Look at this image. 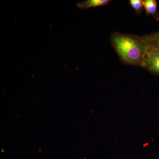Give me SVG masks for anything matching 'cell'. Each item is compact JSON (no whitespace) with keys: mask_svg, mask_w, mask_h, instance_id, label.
Here are the masks:
<instances>
[{"mask_svg":"<svg viewBox=\"0 0 159 159\" xmlns=\"http://www.w3.org/2000/svg\"><path fill=\"white\" fill-rule=\"evenodd\" d=\"M129 2H130L131 6L138 13L141 12L143 10V7H144L143 1L130 0Z\"/></svg>","mask_w":159,"mask_h":159,"instance_id":"obj_6","label":"cell"},{"mask_svg":"<svg viewBox=\"0 0 159 159\" xmlns=\"http://www.w3.org/2000/svg\"><path fill=\"white\" fill-rule=\"evenodd\" d=\"M109 0H88L77 3V6L79 8L86 9L91 7L104 6L110 2Z\"/></svg>","mask_w":159,"mask_h":159,"instance_id":"obj_4","label":"cell"},{"mask_svg":"<svg viewBox=\"0 0 159 159\" xmlns=\"http://www.w3.org/2000/svg\"><path fill=\"white\" fill-rule=\"evenodd\" d=\"M111 39L112 45L122 62L132 65L142 66L151 46L142 37L114 32Z\"/></svg>","mask_w":159,"mask_h":159,"instance_id":"obj_1","label":"cell"},{"mask_svg":"<svg viewBox=\"0 0 159 159\" xmlns=\"http://www.w3.org/2000/svg\"><path fill=\"white\" fill-rule=\"evenodd\" d=\"M143 6L148 15H151L157 20H159V13L157 9V3L155 0L143 1Z\"/></svg>","mask_w":159,"mask_h":159,"instance_id":"obj_3","label":"cell"},{"mask_svg":"<svg viewBox=\"0 0 159 159\" xmlns=\"http://www.w3.org/2000/svg\"><path fill=\"white\" fill-rule=\"evenodd\" d=\"M141 66L152 74L159 76V48L151 45Z\"/></svg>","mask_w":159,"mask_h":159,"instance_id":"obj_2","label":"cell"},{"mask_svg":"<svg viewBox=\"0 0 159 159\" xmlns=\"http://www.w3.org/2000/svg\"><path fill=\"white\" fill-rule=\"evenodd\" d=\"M142 38L149 44L159 48V31L152 34H146L142 36Z\"/></svg>","mask_w":159,"mask_h":159,"instance_id":"obj_5","label":"cell"}]
</instances>
